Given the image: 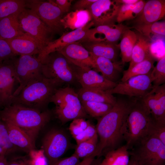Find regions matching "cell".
I'll use <instances>...</instances> for the list:
<instances>
[{
	"instance_id": "obj_1",
	"label": "cell",
	"mask_w": 165,
	"mask_h": 165,
	"mask_svg": "<svg viewBox=\"0 0 165 165\" xmlns=\"http://www.w3.org/2000/svg\"><path fill=\"white\" fill-rule=\"evenodd\" d=\"M137 99L134 97L117 99L111 110L98 118L96 128L99 140L93 155L94 157L120 147L123 140L124 123Z\"/></svg>"
},
{
	"instance_id": "obj_2",
	"label": "cell",
	"mask_w": 165,
	"mask_h": 165,
	"mask_svg": "<svg viewBox=\"0 0 165 165\" xmlns=\"http://www.w3.org/2000/svg\"><path fill=\"white\" fill-rule=\"evenodd\" d=\"M52 112L41 111L20 105L12 104L0 112V118L16 126L28 135L35 142L40 130L50 120Z\"/></svg>"
},
{
	"instance_id": "obj_3",
	"label": "cell",
	"mask_w": 165,
	"mask_h": 165,
	"mask_svg": "<svg viewBox=\"0 0 165 165\" xmlns=\"http://www.w3.org/2000/svg\"><path fill=\"white\" fill-rule=\"evenodd\" d=\"M60 87H61L56 83L43 76L28 84L18 95L13 97L11 104H19L41 111H45Z\"/></svg>"
},
{
	"instance_id": "obj_4",
	"label": "cell",
	"mask_w": 165,
	"mask_h": 165,
	"mask_svg": "<svg viewBox=\"0 0 165 165\" xmlns=\"http://www.w3.org/2000/svg\"><path fill=\"white\" fill-rule=\"evenodd\" d=\"M153 119L143 107L140 99L137 98L124 123L123 139L129 150L148 135Z\"/></svg>"
},
{
	"instance_id": "obj_5",
	"label": "cell",
	"mask_w": 165,
	"mask_h": 165,
	"mask_svg": "<svg viewBox=\"0 0 165 165\" xmlns=\"http://www.w3.org/2000/svg\"><path fill=\"white\" fill-rule=\"evenodd\" d=\"M42 76L58 84L75 85L79 83L76 76V66L59 52L52 53L41 61Z\"/></svg>"
},
{
	"instance_id": "obj_6",
	"label": "cell",
	"mask_w": 165,
	"mask_h": 165,
	"mask_svg": "<svg viewBox=\"0 0 165 165\" xmlns=\"http://www.w3.org/2000/svg\"><path fill=\"white\" fill-rule=\"evenodd\" d=\"M50 102L55 104L54 113L63 124L74 119H84L88 116L77 92L69 86L58 88L52 97Z\"/></svg>"
},
{
	"instance_id": "obj_7",
	"label": "cell",
	"mask_w": 165,
	"mask_h": 165,
	"mask_svg": "<svg viewBox=\"0 0 165 165\" xmlns=\"http://www.w3.org/2000/svg\"><path fill=\"white\" fill-rule=\"evenodd\" d=\"M140 165H165V145L148 135L129 151Z\"/></svg>"
},
{
	"instance_id": "obj_8",
	"label": "cell",
	"mask_w": 165,
	"mask_h": 165,
	"mask_svg": "<svg viewBox=\"0 0 165 165\" xmlns=\"http://www.w3.org/2000/svg\"><path fill=\"white\" fill-rule=\"evenodd\" d=\"M15 74L19 85L13 97L18 94L26 85L43 76L42 63L34 55H24L12 59Z\"/></svg>"
},
{
	"instance_id": "obj_9",
	"label": "cell",
	"mask_w": 165,
	"mask_h": 165,
	"mask_svg": "<svg viewBox=\"0 0 165 165\" xmlns=\"http://www.w3.org/2000/svg\"><path fill=\"white\" fill-rule=\"evenodd\" d=\"M17 18L23 31L36 40L43 49L53 41L54 32L32 10L24 8L18 15Z\"/></svg>"
},
{
	"instance_id": "obj_10",
	"label": "cell",
	"mask_w": 165,
	"mask_h": 165,
	"mask_svg": "<svg viewBox=\"0 0 165 165\" xmlns=\"http://www.w3.org/2000/svg\"><path fill=\"white\" fill-rule=\"evenodd\" d=\"M25 7L34 11L55 34L64 33L61 21L64 13L52 0H25Z\"/></svg>"
},
{
	"instance_id": "obj_11",
	"label": "cell",
	"mask_w": 165,
	"mask_h": 165,
	"mask_svg": "<svg viewBox=\"0 0 165 165\" xmlns=\"http://www.w3.org/2000/svg\"><path fill=\"white\" fill-rule=\"evenodd\" d=\"M151 72L147 74L131 77L125 82L117 83L114 88L106 91L112 95L118 94L130 97L142 98L153 87L150 75Z\"/></svg>"
},
{
	"instance_id": "obj_12",
	"label": "cell",
	"mask_w": 165,
	"mask_h": 165,
	"mask_svg": "<svg viewBox=\"0 0 165 165\" xmlns=\"http://www.w3.org/2000/svg\"><path fill=\"white\" fill-rule=\"evenodd\" d=\"M69 145L68 138L63 131L57 129L48 131L43 138L42 147L49 165L59 160L67 151Z\"/></svg>"
},
{
	"instance_id": "obj_13",
	"label": "cell",
	"mask_w": 165,
	"mask_h": 165,
	"mask_svg": "<svg viewBox=\"0 0 165 165\" xmlns=\"http://www.w3.org/2000/svg\"><path fill=\"white\" fill-rule=\"evenodd\" d=\"M145 109L155 122L165 125V85L153 86L152 90L140 99Z\"/></svg>"
},
{
	"instance_id": "obj_14",
	"label": "cell",
	"mask_w": 165,
	"mask_h": 165,
	"mask_svg": "<svg viewBox=\"0 0 165 165\" xmlns=\"http://www.w3.org/2000/svg\"><path fill=\"white\" fill-rule=\"evenodd\" d=\"M121 4L116 0H97L88 9L95 27L116 24Z\"/></svg>"
},
{
	"instance_id": "obj_15",
	"label": "cell",
	"mask_w": 165,
	"mask_h": 165,
	"mask_svg": "<svg viewBox=\"0 0 165 165\" xmlns=\"http://www.w3.org/2000/svg\"><path fill=\"white\" fill-rule=\"evenodd\" d=\"M129 28L130 27L122 23L95 26L89 29L84 38L79 42L104 41L117 44L124 32Z\"/></svg>"
},
{
	"instance_id": "obj_16",
	"label": "cell",
	"mask_w": 165,
	"mask_h": 165,
	"mask_svg": "<svg viewBox=\"0 0 165 165\" xmlns=\"http://www.w3.org/2000/svg\"><path fill=\"white\" fill-rule=\"evenodd\" d=\"M94 26L92 21L84 27L70 32H64L58 38L49 42L38 55L37 58L40 61L49 54L59 52L66 46L82 40L89 29Z\"/></svg>"
},
{
	"instance_id": "obj_17",
	"label": "cell",
	"mask_w": 165,
	"mask_h": 165,
	"mask_svg": "<svg viewBox=\"0 0 165 165\" xmlns=\"http://www.w3.org/2000/svg\"><path fill=\"white\" fill-rule=\"evenodd\" d=\"M12 59L0 62V100L1 105L5 106L11 104L17 81Z\"/></svg>"
},
{
	"instance_id": "obj_18",
	"label": "cell",
	"mask_w": 165,
	"mask_h": 165,
	"mask_svg": "<svg viewBox=\"0 0 165 165\" xmlns=\"http://www.w3.org/2000/svg\"><path fill=\"white\" fill-rule=\"evenodd\" d=\"M77 81L82 88L107 90L112 89L117 83L110 81L91 68H82L76 66Z\"/></svg>"
},
{
	"instance_id": "obj_19",
	"label": "cell",
	"mask_w": 165,
	"mask_h": 165,
	"mask_svg": "<svg viewBox=\"0 0 165 165\" xmlns=\"http://www.w3.org/2000/svg\"><path fill=\"white\" fill-rule=\"evenodd\" d=\"M59 52L77 66L82 68H94V64L90 53L79 42L66 46Z\"/></svg>"
},
{
	"instance_id": "obj_20",
	"label": "cell",
	"mask_w": 165,
	"mask_h": 165,
	"mask_svg": "<svg viewBox=\"0 0 165 165\" xmlns=\"http://www.w3.org/2000/svg\"><path fill=\"white\" fill-rule=\"evenodd\" d=\"M165 15V0H149L145 2L140 14L130 21L134 24H148L157 22Z\"/></svg>"
},
{
	"instance_id": "obj_21",
	"label": "cell",
	"mask_w": 165,
	"mask_h": 165,
	"mask_svg": "<svg viewBox=\"0 0 165 165\" xmlns=\"http://www.w3.org/2000/svg\"><path fill=\"white\" fill-rule=\"evenodd\" d=\"M5 40L7 42L16 55H38L43 49L36 40L26 33Z\"/></svg>"
},
{
	"instance_id": "obj_22",
	"label": "cell",
	"mask_w": 165,
	"mask_h": 165,
	"mask_svg": "<svg viewBox=\"0 0 165 165\" xmlns=\"http://www.w3.org/2000/svg\"><path fill=\"white\" fill-rule=\"evenodd\" d=\"M90 53L94 64V70L101 72L102 75L108 80L117 83L124 65L122 62H113L105 57Z\"/></svg>"
},
{
	"instance_id": "obj_23",
	"label": "cell",
	"mask_w": 165,
	"mask_h": 165,
	"mask_svg": "<svg viewBox=\"0 0 165 165\" xmlns=\"http://www.w3.org/2000/svg\"><path fill=\"white\" fill-rule=\"evenodd\" d=\"M90 53L97 56L117 62L119 45L104 41H90L80 42Z\"/></svg>"
},
{
	"instance_id": "obj_24",
	"label": "cell",
	"mask_w": 165,
	"mask_h": 165,
	"mask_svg": "<svg viewBox=\"0 0 165 165\" xmlns=\"http://www.w3.org/2000/svg\"><path fill=\"white\" fill-rule=\"evenodd\" d=\"M3 122L7 128L9 140L13 145L28 152L35 150V142L28 135L12 123Z\"/></svg>"
},
{
	"instance_id": "obj_25",
	"label": "cell",
	"mask_w": 165,
	"mask_h": 165,
	"mask_svg": "<svg viewBox=\"0 0 165 165\" xmlns=\"http://www.w3.org/2000/svg\"><path fill=\"white\" fill-rule=\"evenodd\" d=\"M136 33V41L132 50L131 59L128 69L152 55L150 52L151 39L138 32Z\"/></svg>"
},
{
	"instance_id": "obj_26",
	"label": "cell",
	"mask_w": 165,
	"mask_h": 165,
	"mask_svg": "<svg viewBox=\"0 0 165 165\" xmlns=\"http://www.w3.org/2000/svg\"><path fill=\"white\" fill-rule=\"evenodd\" d=\"M91 14L88 9L75 10L63 16L61 22L64 28L73 30L82 28L92 21Z\"/></svg>"
},
{
	"instance_id": "obj_27",
	"label": "cell",
	"mask_w": 165,
	"mask_h": 165,
	"mask_svg": "<svg viewBox=\"0 0 165 165\" xmlns=\"http://www.w3.org/2000/svg\"><path fill=\"white\" fill-rule=\"evenodd\" d=\"M18 14L12 15L0 19V39H9L25 33L18 21Z\"/></svg>"
},
{
	"instance_id": "obj_28",
	"label": "cell",
	"mask_w": 165,
	"mask_h": 165,
	"mask_svg": "<svg viewBox=\"0 0 165 165\" xmlns=\"http://www.w3.org/2000/svg\"><path fill=\"white\" fill-rule=\"evenodd\" d=\"M80 101H88L109 104L114 105L117 98L106 90L81 87L77 92Z\"/></svg>"
},
{
	"instance_id": "obj_29",
	"label": "cell",
	"mask_w": 165,
	"mask_h": 165,
	"mask_svg": "<svg viewBox=\"0 0 165 165\" xmlns=\"http://www.w3.org/2000/svg\"><path fill=\"white\" fill-rule=\"evenodd\" d=\"M103 160L97 165H128L130 159L129 150L125 145L106 153Z\"/></svg>"
},
{
	"instance_id": "obj_30",
	"label": "cell",
	"mask_w": 165,
	"mask_h": 165,
	"mask_svg": "<svg viewBox=\"0 0 165 165\" xmlns=\"http://www.w3.org/2000/svg\"><path fill=\"white\" fill-rule=\"evenodd\" d=\"M145 1L139 0L137 3L133 4H121L117 13L116 22L122 23L125 21L132 20L141 13Z\"/></svg>"
},
{
	"instance_id": "obj_31",
	"label": "cell",
	"mask_w": 165,
	"mask_h": 165,
	"mask_svg": "<svg viewBox=\"0 0 165 165\" xmlns=\"http://www.w3.org/2000/svg\"><path fill=\"white\" fill-rule=\"evenodd\" d=\"M137 39L136 32L130 28L126 30L123 33L121 38L119 45L122 58V62H130L132 50Z\"/></svg>"
},
{
	"instance_id": "obj_32",
	"label": "cell",
	"mask_w": 165,
	"mask_h": 165,
	"mask_svg": "<svg viewBox=\"0 0 165 165\" xmlns=\"http://www.w3.org/2000/svg\"><path fill=\"white\" fill-rule=\"evenodd\" d=\"M156 60L151 55L130 69L124 71L121 79V82H125L133 76L148 74L154 68V64Z\"/></svg>"
},
{
	"instance_id": "obj_33",
	"label": "cell",
	"mask_w": 165,
	"mask_h": 165,
	"mask_svg": "<svg viewBox=\"0 0 165 165\" xmlns=\"http://www.w3.org/2000/svg\"><path fill=\"white\" fill-rule=\"evenodd\" d=\"M82 105L87 115L94 118H100L109 112L114 105L102 102L81 101Z\"/></svg>"
},
{
	"instance_id": "obj_34",
	"label": "cell",
	"mask_w": 165,
	"mask_h": 165,
	"mask_svg": "<svg viewBox=\"0 0 165 165\" xmlns=\"http://www.w3.org/2000/svg\"><path fill=\"white\" fill-rule=\"evenodd\" d=\"M130 27L137 32L151 39L152 35L165 36V22H156L148 24H136Z\"/></svg>"
},
{
	"instance_id": "obj_35",
	"label": "cell",
	"mask_w": 165,
	"mask_h": 165,
	"mask_svg": "<svg viewBox=\"0 0 165 165\" xmlns=\"http://www.w3.org/2000/svg\"><path fill=\"white\" fill-rule=\"evenodd\" d=\"M25 7V0H0V19L18 14Z\"/></svg>"
},
{
	"instance_id": "obj_36",
	"label": "cell",
	"mask_w": 165,
	"mask_h": 165,
	"mask_svg": "<svg viewBox=\"0 0 165 165\" xmlns=\"http://www.w3.org/2000/svg\"><path fill=\"white\" fill-rule=\"evenodd\" d=\"M97 134L91 138L77 145L74 154L79 159L93 156L98 142Z\"/></svg>"
},
{
	"instance_id": "obj_37",
	"label": "cell",
	"mask_w": 165,
	"mask_h": 165,
	"mask_svg": "<svg viewBox=\"0 0 165 165\" xmlns=\"http://www.w3.org/2000/svg\"><path fill=\"white\" fill-rule=\"evenodd\" d=\"M153 86H160L165 84V56L158 60L150 74Z\"/></svg>"
},
{
	"instance_id": "obj_38",
	"label": "cell",
	"mask_w": 165,
	"mask_h": 165,
	"mask_svg": "<svg viewBox=\"0 0 165 165\" xmlns=\"http://www.w3.org/2000/svg\"><path fill=\"white\" fill-rule=\"evenodd\" d=\"M159 35V38L154 39L151 38L150 52L152 56L158 61L165 56L164 37Z\"/></svg>"
},
{
	"instance_id": "obj_39",
	"label": "cell",
	"mask_w": 165,
	"mask_h": 165,
	"mask_svg": "<svg viewBox=\"0 0 165 165\" xmlns=\"http://www.w3.org/2000/svg\"><path fill=\"white\" fill-rule=\"evenodd\" d=\"M0 146L6 153L14 151L16 146L10 141L5 123L0 118Z\"/></svg>"
},
{
	"instance_id": "obj_40",
	"label": "cell",
	"mask_w": 165,
	"mask_h": 165,
	"mask_svg": "<svg viewBox=\"0 0 165 165\" xmlns=\"http://www.w3.org/2000/svg\"><path fill=\"white\" fill-rule=\"evenodd\" d=\"M148 135L156 137L165 145V125L156 123L153 120L149 127Z\"/></svg>"
},
{
	"instance_id": "obj_41",
	"label": "cell",
	"mask_w": 165,
	"mask_h": 165,
	"mask_svg": "<svg viewBox=\"0 0 165 165\" xmlns=\"http://www.w3.org/2000/svg\"><path fill=\"white\" fill-rule=\"evenodd\" d=\"M16 56L7 42L0 39V62L11 59Z\"/></svg>"
},
{
	"instance_id": "obj_42",
	"label": "cell",
	"mask_w": 165,
	"mask_h": 165,
	"mask_svg": "<svg viewBox=\"0 0 165 165\" xmlns=\"http://www.w3.org/2000/svg\"><path fill=\"white\" fill-rule=\"evenodd\" d=\"M30 159L29 160L30 165H46V162L43 150L29 152Z\"/></svg>"
},
{
	"instance_id": "obj_43",
	"label": "cell",
	"mask_w": 165,
	"mask_h": 165,
	"mask_svg": "<svg viewBox=\"0 0 165 165\" xmlns=\"http://www.w3.org/2000/svg\"><path fill=\"white\" fill-rule=\"evenodd\" d=\"M79 162V158L74 154L69 157L59 159L50 165H76Z\"/></svg>"
},
{
	"instance_id": "obj_44",
	"label": "cell",
	"mask_w": 165,
	"mask_h": 165,
	"mask_svg": "<svg viewBox=\"0 0 165 165\" xmlns=\"http://www.w3.org/2000/svg\"><path fill=\"white\" fill-rule=\"evenodd\" d=\"M97 0H79L74 4L73 9L75 10L88 9L91 5Z\"/></svg>"
},
{
	"instance_id": "obj_45",
	"label": "cell",
	"mask_w": 165,
	"mask_h": 165,
	"mask_svg": "<svg viewBox=\"0 0 165 165\" xmlns=\"http://www.w3.org/2000/svg\"><path fill=\"white\" fill-rule=\"evenodd\" d=\"M64 13L68 12L70 8L72 2L71 0H52Z\"/></svg>"
},
{
	"instance_id": "obj_46",
	"label": "cell",
	"mask_w": 165,
	"mask_h": 165,
	"mask_svg": "<svg viewBox=\"0 0 165 165\" xmlns=\"http://www.w3.org/2000/svg\"><path fill=\"white\" fill-rule=\"evenodd\" d=\"M69 129L73 138L81 134L84 130L79 127L74 120H73L70 123Z\"/></svg>"
},
{
	"instance_id": "obj_47",
	"label": "cell",
	"mask_w": 165,
	"mask_h": 165,
	"mask_svg": "<svg viewBox=\"0 0 165 165\" xmlns=\"http://www.w3.org/2000/svg\"><path fill=\"white\" fill-rule=\"evenodd\" d=\"M84 132L87 140L91 138L97 134L96 127L90 123L84 130Z\"/></svg>"
},
{
	"instance_id": "obj_48",
	"label": "cell",
	"mask_w": 165,
	"mask_h": 165,
	"mask_svg": "<svg viewBox=\"0 0 165 165\" xmlns=\"http://www.w3.org/2000/svg\"><path fill=\"white\" fill-rule=\"evenodd\" d=\"M74 120L83 130L87 128L90 123L89 122L86 121L84 118H77Z\"/></svg>"
},
{
	"instance_id": "obj_49",
	"label": "cell",
	"mask_w": 165,
	"mask_h": 165,
	"mask_svg": "<svg viewBox=\"0 0 165 165\" xmlns=\"http://www.w3.org/2000/svg\"><path fill=\"white\" fill-rule=\"evenodd\" d=\"M94 157L91 156L83 158L82 160L76 165H91L94 160Z\"/></svg>"
},
{
	"instance_id": "obj_50",
	"label": "cell",
	"mask_w": 165,
	"mask_h": 165,
	"mask_svg": "<svg viewBox=\"0 0 165 165\" xmlns=\"http://www.w3.org/2000/svg\"><path fill=\"white\" fill-rule=\"evenodd\" d=\"M7 165H30V164L29 160H23L7 162Z\"/></svg>"
},
{
	"instance_id": "obj_51",
	"label": "cell",
	"mask_w": 165,
	"mask_h": 165,
	"mask_svg": "<svg viewBox=\"0 0 165 165\" xmlns=\"http://www.w3.org/2000/svg\"><path fill=\"white\" fill-rule=\"evenodd\" d=\"M139 0H116V1L120 4H133L138 1Z\"/></svg>"
},
{
	"instance_id": "obj_52",
	"label": "cell",
	"mask_w": 165,
	"mask_h": 165,
	"mask_svg": "<svg viewBox=\"0 0 165 165\" xmlns=\"http://www.w3.org/2000/svg\"><path fill=\"white\" fill-rule=\"evenodd\" d=\"M6 154V153L4 152L0 155V165H7L8 162L5 157Z\"/></svg>"
},
{
	"instance_id": "obj_53",
	"label": "cell",
	"mask_w": 165,
	"mask_h": 165,
	"mask_svg": "<svg viewBox=\"0 0 165 165\" xmlns=\"http://www.w3.org/2000/svg\"><path fill=\"white\" fill-rule=\"evenodd\" d=\"M128 165H140L134 158L130 155V159Z\"/></svg>"
},
{
	"instance_id": "obj_54",
	"label": "cell",
	"mask_w": 165,
	"mask_h": 165,
	"mask_svg": "<svg viewBox=\"0 0 165 165\" xmlns=\"http://www.w3.org/2000/svg\"><path fill=\"white\" fill-rule=\"evenodd\" d=\"M4 152H5L6 153V152L4 151L2 148L0 146V155Z\"/></svg>"
},
{
	"instance_id": "obj_55",
	"label": "cell",
	"mask_w": 165,
	"mask_h": 165,
	"mask_svg": "<svg viewBox=\"0 0 165 165\" xmlns=\"http://www.w3.org/2000/svg\"><path fill=\"white\" fill-rule=\"evenodd\" d=\"M91 165H92V164H91ZM93 165H97V164H94Z\"/></svg>"
},
{
	"instance_id": "obj_56",
	"label": "cell",
	"mask_w": 165,
	"mask_h": 165,
	"mask_svg": "<svg viewBox=\"0 0 165 165\" xmlns=\"http://www.w3.org/2000/svg\"><path fill=\"white\" fill-rule=\"evenodd\" d=\"M1 105V101H0V105Z\"/></svg>"
}]
</instances>
